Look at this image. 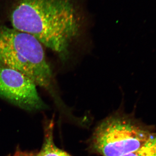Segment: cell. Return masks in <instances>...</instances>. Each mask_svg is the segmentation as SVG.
Segmentation results:
<instances>
[{
    "label": "cell",
    "instance_id": "cell-1",
    "mask_svg": "<svg viewBox=\"0 0 156 156\" xmlns=\"http://www.w3.org/2000/svg\"><path fill=\"white\" fill-rule=\"evenodd\" d=\"M13 28L31 35L62 61L80 36L83 17L75 0H1Z\"/></svg>",
    "mask_w": 156,
    "mask_h": 156
},
{
    "label": "cell",
    "instance_id": "cell-2",
    "mask_svg": "<svg viewBox=\"0 0 156 156\" xmlns=\"http://www.w3.org/2000/svg\"><path fill=\"white\" fill-rule=\"evenodd\" d=\"M0 66L27 76L37 87L46 90L57 106L64 112L67 110L44 46L35 37L0 23Z\"/></svg>",
    "mask_w": 156,
    "mask_h": 156
},
{
    "label": "cell",
    "instance_id": "cell-3",
    "mask_svg": "<svg viewBox=\"0 0 156 156\" xmlns=\"http://www.w3.org/2000/svg\"><path fill=\"white\" fill-rule=\"evenodd\" d=\"M154 134L131 115L117 112L98 125L89 146L101 156H124L139 149Z\"/></svg>",
    "mask_w": 156,
    "mask_h": 156
},
{
    "label": "cell",
    "instance_id": "cell-4",
    "mask_svg": "<svg viewBox=\"0 0 156 156\" xmlns=\"http://www.w3.org/2000/svg\"><path fill=\"white\" fill-rule=\"evenodd\" d=\"M36 84L18 71L0 66V98L28 111L47 108Z\"/></svg>",
    "mask_w": 156,
    "mask_h": 156
},
{
    "label": "cell",
    "instance_id": "cell-5",
    "mask_svg": "<svg viewBox=\"0 0 156 156\" xmlns=\"http://www.w3.org/2000/svg\"><path fill=\"white\" fill-rule=\"evenodd\" d=\"M54 124L53 121L48 123L45 128L44 139L41 149L36 156H72L57 147L53 139Z\"/></svg>",
    "mask_w": 156,
    "mask_h": 156
},
{
    "label": "cell",
    "instance_id": "cell-6",
    "mask_svg": "<svg viewBox=\"0 0 156 156\" xmlns=\"http://www.w3.org/2000/svg\"><path fill=\"white\" fill-rule=\"evenodd\" d=\"M124 156H156V134L136 151Z\"/></svg>",
    "mask_w": 156,
    "mask_h": 156
},
{
    "label": "cell",
    "instance_id": "cell-7",
    "mask_svg": "<svg viewBox=\"0 0 156 156\" xmlns=\"http://www.w3.org/2000/svg\"><path fill=\"white\" fill-rule=\"evenodd\" d=\"M37 153L32 152L23 151L18 150L15 152V153L10 156H36Z\"/></svg>",
    "mask_w": 156,
    "mask_h": 156
}]
</instances>
